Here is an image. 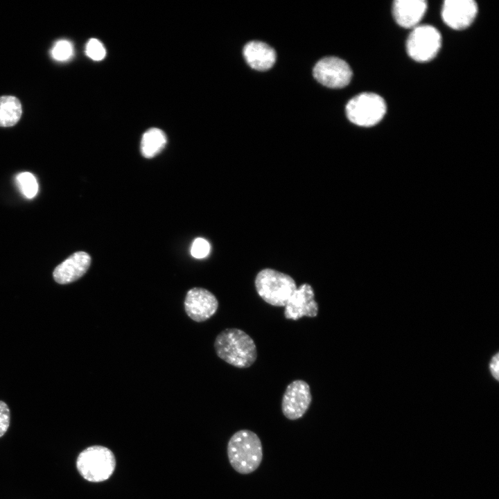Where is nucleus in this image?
Wrapping results in <instances>:
<instances>
[{"instance_id": "1", "label": "nucleus", "mask_w": 499, "mask_h": 499, "mask_svg": "<svg viewBox=\"0 0 499 499\" xmlns=\"http://www.w3.org/2000/svg\"><path fill=\"white\" fill-rule=\"evenodd\" d=\"M214 348L217 356L229 365L238 368L252 366L257 358L253 339L245 331L226 329L216 337Z\"/></svg>"}, {"instance_id": "2", "label": "nucleus", "mask_w": 499, "mask_h": 499, "mask_svg": "<svg viewBox=\"0 0 499 499\" xmlns=\"http://www.w3.org/2000/svg\"><path fill=\"white\" fill-rule=\"evenodd\" d=\"M227 457L231 467L238 473L255 471L263 459V447L259 436L250 430H240L230 437Z\"/></svg>"}, {"instance_id": "3", "label": "nucleus", "mask_w": 499, "mask_h": 499, "mask_svg": "<svg viewBox=\"0 0 499 499\" xmlns=\"http://www.w3.org/2000/svg\"><path fill=\"white\" fill-rule=\"evenodd\" d=\"M254 284L259 297L274 306H285L297 288L292 277L271 268L261 270Z\"/></svg>"}, {"instance_id": "4", "label": "nucleus", "mask_w": 499, "mask_h": 499, "mask_svg": "<svg viewBox=\"0 0 499 499\" xmlns=\"http://www.w3.org/2000/svg\"><path fill=\"white\" fill-rule=\"evenodd\" d=\"M76 466L80 474L87 481L99 482L107 480L113 473L116 459L113 453L102 446H91L78 455Z\"/></svg>"}, {"instance_id": "5", "label": "nucleus", "mask_w": 499, "mask_h": 499, "mask_svg": "<svg viewBox=\"0 0 499 499\" xmlns=\"http://www.w3.org/2000/svg\"><path fill=\"white\" fill-rule=\"evenodd\" d=\"M386 112V104L379 95L361 93L352 98L346 105V114L353 123L364 127L380 122Z\"/></svg>"}, {"instance_id": "6", "label": "nucleus", "mask_w": 499, "mask_h": 499, "mask_svg": "<svg viewBox=\"0 0 499 499\" xmlns=\"http://www.w3.org/2000/svg\"><path fill=\"white\" fill-rule=\"evenodd\" d=\"M441 45L439 32L429 25L417 26L410 33L406 49L410 58L417 62H428L433 59Z\"/></svg>"}, {"instance_id": "7", "label": "nucleus", "mask_w": 499, "mask_h": 499, "mask_svg": "<svg viewBox=\"0 0 499 499\" xmlns=\"http://www.w3.org/2000/svg\"><path fill=\"white\" fill-rule=\"evenodd\" d=\"M314 78L330 88L347 86L352 77L349 65L337 57H326L319 60L313 68Z\"/></svg>"}, {"instance_id": "8", "label": "nucleus", "mask_w": 499, "mask_h": 499, "mask_svg": "<svg viewBox=\"0 0 499 499\" xmlns=\"http://www.w3.org/2000/svg\"><path fill=\"white\" fill-rule=\"evenodd\" d=\"M312 401L309 385L302 380L291 382L286 387L281 401V410L289 420L301 418Z\"/></svg>"}, {"instance_id": "9", "label": "nucleus", "mask_w": 499, "mask_h": 499, "mask_svg": "<svg viewBox=\"0 0 499 499\" xmlns=\"http://www.w3.org/2000/svg\"><path fill=\"white\" fill-rule=\"evenodd\" d=\"M218 307L215 295L207 289L193 288L189 290L184 300V309L193 320L200 322L213 316Z\"/></svg>"}, {"instance_id": "10", "label": "nucleus", "mask_w": 499, "mask_h": 499, "mask_svg": "<svg viewBox=\"0 0 499 499\" xmlns=\"http://www.w3.org/2000/svg\"><path fill=\"white\" fill-rule=\"evenodd\" d=\"M284 307V317L292 320L303 317H315L319 310L313 288L307 283H302L297 288Z\"/></svg>"}, {"instance_id": "11", "label": "nucleus", "mask_w": 499, "mask_h": 499, "mask_svg": "<svg viewBox=\"0 0 499 499\" xmlns=\"http://www.w3.org/2000/svg\"><path fill=\"white\" fill-rule=\"evenodd\" d=\"M478 13V5L473 0H446L444 2L441 17L449 27L461 30L469 27Z\"/></svg>"}, {"instance_id": "12", "label": "nucleus", "mask_w": 499, "mask_h": 499, "mask_svg": "<svg viewBox=\"0 0 499 499\" xmlns=\"http://www.w3.org/2000/svg\"><path fill=\"white\" fill-rule=\"evenodd\" d=\"M90 263L89 254L85 252H77L55 268L53 279L60 284L72 283L85 274Z\"/></svg>"}, {"instance_id": "13", "label": "nucleus", "mask_w": 499, "mask_h": 499, "mask_svg": "<svg viewBox=\"0 0 499 499\" xmlns=\"http://www.w3.org/2000/svg\"><path fill=\"white\" fill-rule=\"evenodd\" d=\"M427 9L424 0H396L393 3L394 17L403 28H414L418 26Z\"/></svg>"}, {"instance_id": "14", "label": "nucleus", "mask_w": 499, "mask_h": 499, "mask_svg": "<svg viewBox=\"0 0 499 499\" xmlns=\"http://www.w3.org/2000/svg\"><path fill=\"white\" fill-rule=\"evenodd\" d=\"M243 55L247 64L258 71L269 69L276 61L274 50L262 42L252 41L246 44Z\"/></svg>"}, {"instance_id": "15", "label": "nucleus", "mask_w": 499, "mask_h": 499, "mask_svg": "<svg viewBox=\"0 0 499 499\" xmlns=\"http://www.w3.org/2000/svg\"><path fill=\"white\" fill-rule=\"evenodd\" d=\"M166 142V136L161 130L156 128L148 130L141 141L142 155L146 158L154 157L164 148Z\"/></svg>"}, {"instance_id": "16", "label": "nucleus", "mask_w": 499, "mask_h": 499, "mask_svg": "<svg viewBox=\"0 0 499 499\" xmlns=\"http://www.w3.org/2000/svg\"><path fill=\"white\" fill-rule=\"evenodd\" d=\"M22 110L21 103L15 96L0 97V126L10 127L19 120Z\"/></svg>"}, {"instance_id": "17", "label": "nucleus", "mask_w": 499, "mask_h": 499, "mask_svg": "<svg viewBox=\"0 0 499 499\" xmlns=\"http://www.w3.org/2000/svg\"><path fill=\"white\" fill-rule=\"evenodd\" d=\"M16 182L23 195L33 198L38 192V183L35 177L30 172H22L16 176Z\"/></svg>"}, {"instance_id": "18", "label": "nucleus", "mask_w": 499, "mask_h": 499, "mask_svg": "<svg viewBox=\"0 0 499 499\" xmlns=\"http://www.w3.org/2000/svg\"><path fill=\"white\" fill-rule=\"evenodd\" d=\"M85 52L89 58L95 61L102 60L106 55V50L103 44L95 38H91L88 41Z\"/></svg>"}, {"instance_id": "19", "label": "nucleus", "mask_w": 499, "mask_h": 499, "mask_svg": "<svg viewBox=\"0 0 499 499\" xmlns=\"http://www.w3.org/2000/svg\"><path fill=\"white\" fill-rule=\"evenodd\" d=\"M73 47L71 44L65 40H62L55 43L51 54L54 59L60 61L68 60L72 55Z\"/></svg>"}, {"instance_id": "20", "label": "nucleus", "mask_w": 499, "mask_h": 499, "mask_svg": "<svg viewBox=\"0 0 499 499\" xmlns=\"http://www.w3.org/2000/svg\"><path fill=\"white\" fill-rule=\"evenodd\" d=\"M210 249V244L207 240L202 238H197L193 242L191 253L194 258L202 259L208 256Z\"/></svg>"}, {"instance_id": "21", "label": "nucleus", "mask_w": 499, "mask_h": 499, "mask_svg": "<svg viewBox=\"0 0 499 499\" xmlns=\"http://www.w3.org/2000/svg\"><path fill=\"white\" fill-rule=\"evenodd\" d=\"M10 420V410L2 401H0V437H1L7 431Z\"/></svg>"}, {"instance_id": "22", "label": "nucleus", "mask_w": 499, "mask_h": 499, "mask_svg": "<svg viewBox=\"0 0 499 499\" xmlns=\"http://www.w3.org/2000/svg\"><path fill=\"white\" fill-rule=\"evenodd\" d=\"M498 362H499V353H497L494 356H492L491 361L489 362L490 371H491V375L493 377V378H495L496 380H499Z\"/></svg>"}]
</instances>
